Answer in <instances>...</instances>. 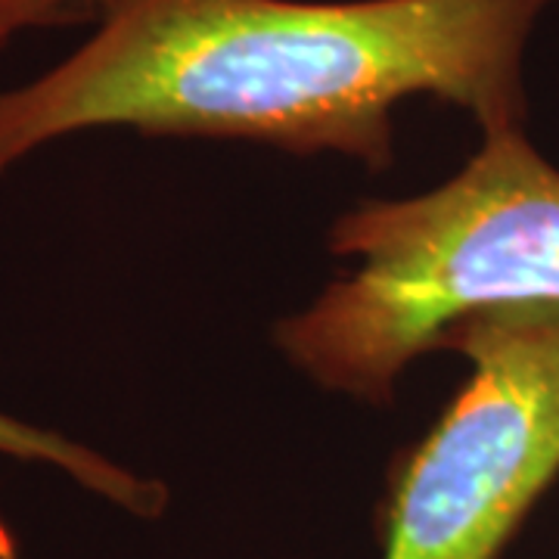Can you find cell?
I'll list each match as a JSON object with an SVG mask.
<instances>
[{
    "mask_svg": "<svg viewBox=\"0 0 559 559\" xmlns=\"http://www.w3.org/2000/svg\"><path fill=\"white\" fill-rule=\"evenodd\" d=\"M550 0H94V35L0 91V178L94 128L395 162V109L432 97L522 128V60Z\"/></svg>",
    "mask_w": 559,
    "mask_h": 559,
    "instance_id": "obj_1",
    "label": "cell"
},
{
    "mask_svg": "<svg viewBox=\"0 0 559 559\" xmlns=\"http://www.w3.org/2000/svg\"><path fill=\"white\" fill-rule=\"evenodd\" d=\"M355 271L274 326L308 380L389 404L404 370L469 314L559 305V168L522 128L491 131L460 175L411 200H370L330 234Z\"/></svg>",
    "mask_w": 559,
    "mask_h": 559,
    "instance_id": "obj_2",
    "label": "cell"
},
{
    "mask_svg": "<svg viewBox=\"0 0 559 559\" xmlns=\"http://www.w3.org/2000/svg\"><path fill=\"white\" fill-rule=\"evenodd\" d=\"M473 373L392 476L382 559H498L559 476V305L454 323Z\"/></svg>",
    "mask_w": 559,
    "mask_h": 559,
    "instance_id": "obj_3",
    "label": "cell"
},
{
    "mask_svg": "<svg viewBox=\"0 0 559 559\" xmlns=\"http://www.w3.org/2000/svg\"><path fill=\"white\" fill-rule=\"evenodd\" d=\"M0 454L28 463H47L62 476L79 481L84 491L119 507L138 520H159L168 507V488L159 479L138 476L134 469L109 460L100 451L53 429H44L0 411Z\"/></svg>",
    "mask_w": 559,
    "mask_h": 559,
    "instance_id": "obj_4",
    "label": "cell"
},
{
    "mask_svg": "<svg viewBox=\"0 0 559 559\" xmlns=\"http://www.w3.org/2000/svg\"><path fill=\"white\" fill-rule=\"evenodd\" d=\"M94 20V0H0V57L32 32Z\"/></svg>",
    "mask_w": 559,
    "mask_h": 559,
    "instance_id": "obj_5",
    "label": "cell"
}]
</instances>
